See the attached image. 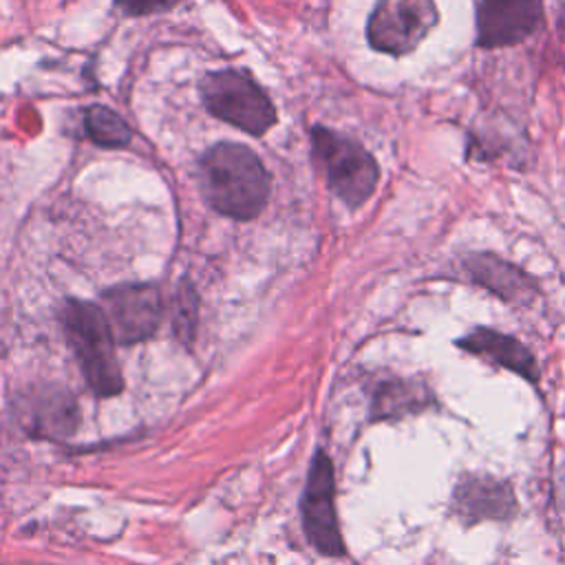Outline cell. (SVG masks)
<instances>
[{
    "label": "cell",
    "mask_w": 565,
    "mask_h": 565,
    "mask_svg": "<svg viewBox=\"0 0 565 565\" xmlns=\"http://www.w3.org/2000/svg\"><path fill=\"white\" fill-rule=\"evenodd\" d=\"M207 203L232 218H254L267 203L269 174L260 159L241 143H216L199 161Z\"/></svg>",
    "instance_id": "cell-1"
},
{
    "label": "cell",
    "mask_w": 565,
    "mask_h": 565,
    "mask_svg": "<svg viewBox=\"0 0 565 565\" xmlns=\"http://www.w3.org/2000/svg\"><path fill=\"white\" fill-rule=\"evenodd\" d=\"M62 324L90 388L102 397L117 395L124 380L115 358V335L104 311L84 300H68L62 309Z\"/></svg>",
    "instance_id": "cell-2"
},
{
    "label": "cell",
    "mask_w": 565,
    "mask_h": 565,
    "mask_svg": "<svg viewBox=\"0 0 565 565\" xmlns=\"http://www.w3.org/2000/svg\"><path fill=\"white\" fill-rule=\"evenodd\" d=\"M311 146L316 161L324 170L329 190L340 201L358 207L373 194L380 181V168L358 141L316 126L311 130Z\"/></svg>",
    "instance_id": "cell-3"
},
{
    "label": "cell",
    "mask_w": 565,
    "mask_h": 565,
    "mask_svg": "<svg viewBox=\"0 0 565 565\" xmlns=\"http://www.w3.org/2000/svg\"><path fill=\"white\" fill-rule=\"evenodd\" d=\"M201 99L205 108L245 130L247 135H263L276 124V108L265 90L243 71H212L201 79Z\"/></svg>",
    "instance_id": "cell-4"
},
{
    "label": "cell",
    "mask_w": 565,
    "mask_h": 565,
    "mask_svg": "<svg viewBox=\"0 0 565 565\" xmlns=\"http://www.w3.org/2000/svg\"><path fill=\"white\" fill-rule=\"evenodd\" d=\"M439 22V11L433 0H377L369 15V44L388 55H406Z\"/></svg>",
    "instance_id": "cell-5"
},
{
    "label": "cell",
    "mask_w": 565,
    "mask_h": 565,
    "mask_svg": "<svg viewBox=\"0 0 565 565\" xmlns=\"http://www.w3.org/2000/svg\"><path fill=\"white\" fill-rule=\"evenodd\" d=\"M302 521L311 545L327 556H342L344 543L335 514V481L333 466L327 452L313 455L305 494H302Z\"/></svg>",
    "instance_id": "cell-6"
},
{
    "label": "cell",
    "mask_w": 565,
    "mask_h": 565,
    "mask_svg": "<svg viewBox=\"0 0 565 565\" xmlns=\"http://www.w3.org/2000/svg\"><path fill=\"white\" fill-rule=\"evenodd\" d=\"M161 296L152 285H119L104 294V316L115 340L135 344L152 335L161 320Z\"/></svg>",
    "instance_id": "cell-7"
},
{
    "label": "cell",
    "mask_w": 565,
    "mask_h": 565,
    "mask_svg": "<svg viewBox=\"0 0 565 565\" xmlns=\"http://www.w3.org/2000/svg\"><path fill=\"white\" fill-rule=\"evenodd\" d=\"M450 510L461 523L472 525L481 521H510L519 503L508 481L483 472H466L452 490Z\"/></svg>",
    "instance_id": "cell-8"
},
{
    "label": "cell",
    "mask_w": 565,
    "mask_h": 565,
    "mask_svg": "<svg viewBox=\"0 0 565 565\" xmlns=\"http://www.w3.org/2000/svg\"><path fill=\"white\" fill-rule=\"evenodd\" d=\"M541 0H477V44L510 46L525 40L541 22Z\"/></svg>",
    "instance_id": "cell-9"
},
{
    "label": "cell",
    "mask_w": 565,
    "mask_h": 565,
    "mask_svg": "<svg viewBox=\"0 0 565 565\" xmlns=\"http://www.w3.org/2000/svg\"><path fill=\"white\" fill-rule=\"evenodd\" d=\"M455 344L470 355H477L490 364H497L501 369H508L521 375L525 382H532V384L539 382L541 371L534 353L514 335H508L488 327H475L466 335L457 338Z\"/></svg>",
    "instance_id": "cell-10"
},
{
    "label": "cell",
    "mask_w": 565,
    "mask_h": 565,
    "mask_svg": "<svg viewBox=\"0 0 565 565\" xmlns=\"http://www.w3.org/2000/svg\"><path fill=\"white\" fill-rule=\"evenodd\" d=\"M466 276L479 287L492 291L505 302L525 305L530 302L539 287L532 276H527L516 265L494 256V254H472L463 260Z\"/></svg>",
    "instance_id": "cell-11"
},
{
    "label": "cell",
    "mask_w": 565,
    "mask_h": 565,
    "mask_svg": "<svg viewBox=\"0 0 565 565\" xmlns=\"http://www.w3.org/2000/svg\"><path fill=\"white\" fill-rule=\"evenodd\" d=\"M435 395L424 380H386L373 395V419H393L417 415L435 406Z\"/></svg>",
    "instance_id": "cell-12"
},
{
    "label": "cell",
    "mask_w": 565,
    "mask_h": 565,
    "mask_svg": "<svg viewBox=\"0 0 565 565\" xmlns=\"http://www.w3.org/2000/svg\"><path fill=\"white\" fill-rule=\"evenodd\" d=\"M75 404L68 393L64 391H49L44 388L42 395H35L31 408V422L38 424L44 433H71L77 417Z\"/></svg>",
    "instance_id": "cell-13"
},
{
    "label": "cell",
    "mask_w": 565,
    "mask_h": 565,
    "mask_svg": "<svg viewBox=\"0 0 565 565\" xmlns=\"http://www.w3.org/2000/svg\"><path fill=\"white\" fill-rule=\"evenodd\" d=\"M84 128H86V135L97 146H104V148H121L132 137L126 121L117 113L108 110L106 106H90L84 113Z\"/></svg>",
    "instance_id": "cell-14"
},
{
    "label": "cell",
    "mask_w": 565,
    "mask_h": 565,
    "mask_svg": "<svg viewBox=\"0 0 565 565\" xmlns=\"http://www.w3.org/2000/svg\"><path fill=\"white\" fill-rule=\"evenodd\" d=\"M117 4L128 15H148V13H159L174 7L177 0H117Z\"/></svg>",
    "instance_id": "cell-15"
}]
</instances>
